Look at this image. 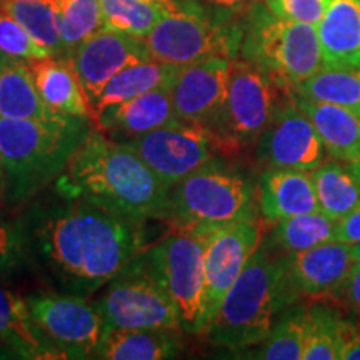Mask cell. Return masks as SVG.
<instances>
[{"instance_id": "1", "label": "cell", "mask_w": 360, "mask_h": 360, "mask_svg": "<svg viewBox=\"0 0 360 360\" xmlns=\"http://www.w3.org/2000/svg\"><path fill=\"white\" fill-rule=\"evenodd\" d=\"M146 224L69 200L34 212L25 231L30 252L62 292L89 297L147 249Z\"/></svg>"}, {"instance_id": "2", "label": "cell", "mask_w": 360, "mask_h": 360, "mask_svg": "<svg viewBox=\"0 0 360 360\" xmlns=\"http://www.w3.org/2000/svg\"><path fill=\"white\" fill-rule=\"evenodd\" d=\"M56 192L141 222L169 220L170 188L132 147L97 129L56 180Z\"/></svg>"}, {"instance_id": "3", "label": "cell", "mask_w": 360, "mask_h": 360, "mask_svg": "<svg viewBox=\"0 0 360 360\" xmlns=\"http://www.w3.org/2000/svg\"><path fill=\"white\" fill-rule=\"evenodd\" d=\"M96 125L90 119L0 117V197L8 205L32 199L64 172Z\"/></svg>"}, {"instance_id": "4", "label": "cell", "mask_w": 360, "mask_h": 360, "mask_svg": "<svg viewBox=\"0 0 360 360\" xmlns=\"http://www.w3.org/2000/svg\"><path fill=\"white\" fill-rule=\"evenodd\" d=\"M297 299L282 255L276 257L260 244L202 337L217 347L244 354L267 339L283 310Z\"/></svg>"}, {"instance_id": "5", "label": "cell", "mask_w": 360, "mask_h": 360, "mask_svg": "<svg viewBox=\"0 0 360 360\" xmlns=\"http://www.w3.org/2000/svg\"><path fill=\"white\" fill-rule=\"evenodd\" d=\"M240 57L289 92L323 67L317 25L282 19L260 2L242 24Z\"/></svg>"}, {"instance_id": "6", "label": "cell", "mask_w": 360, "mask_h": 360, "mask_svg": "<svg viewBox=\"0 0 360 360\" xmlns=\"http://www.w3.org/2000/svg\"><path fill=\"white\" fill-rule=\"evenodd\" d=\"M233 13L205 7L199 0H179L143 37L152 60L175 67L197 64L214 57L236 58L240 52L242 24Z\"/></svg>"}, {"instance_id": "7", "label": "cell", "mask_w": 360, "mask_h": 360, "mask_svg": "<svg viewBox=\"0 0 360 360\" xmlns=\"http://www.w3.org/2000/svg\"><path fill=\"white\" fill-rule=\"evenodd\" d=\"M259 212L254 184L220 159L170 188L169 222L177 229L220 227L259 219Z\"/></svg>"}, {"instance_id": "8", "label": "cell", "mask_w": 360, "mask_h": 360, "mask_svg": "<svg viewBox=\"0 0 360 360\" xmlns=\"http://www.w3.org/2000/svg\"><path fill=\"white\" fill-rule=\"evenodd\" d=\"M214 227L177 229L142 252L175 309L184 334L202 335L205 312V244Z\"/></svg>"}, {"instance_id": "9", "label": "cell", "mask_w": 360, "mask_h": 360, "mask_svg": "<svg viewBox=\"0 0 360 360\" xmlns=\"http://www.w3.org/2000/svg\"><path fill=\"white\" fill-rule=\"evenodd\" d=\"M287 94L289 90H283L260 67L242 57L233 58L227 96L209 129L220 154H236L255 146Z\"/></svg>"}, {"instance_id": "10", "label": "cell", "mask_w": 360, "mask_h": 360, "mask_svg": "<svg viewBox=\"0 0 360 360\" xmlns=\"http://www.w3.org/2000/svg\"><path fill=\"white\" fill-rule=\"evenodd\" d=\"M105 328H170L182 330L177 309L148 267L143 254L107 283L97 302Z\"/></svg>"}, {"instance_id": "11", "label": "cell", "mask_w": 360, "mask_h": 360, "mask_svg": "<svg viewBox=\"0 0 360 360\" xmlns=\"http://www.w3.org/2000/svg\"><path fill=\"white\" fill-rule=\"evenodd\" d=\"M30 315L64 359H94L105 322L97 304L69 292H44L25 297Z\"/></svg>"}, {"instance_id": "12", "label": "cell", "mask_w": 360, "mask_h": 360, "mask_svg": "<svg viewBox=\"0 0 360 360\" xmlns=\"http://www.w3.org/2000/svg\"><path fill=\"white\" fill-rule=\"evenodd\" d=\"M169 188L219 159L214 135L191 124L167 125L125 142Z\"/></svg>"}, {"instance_id": "13", "label": "cell", "mask_w": 360, "mask_h": 360, "mask_svg": "<svg viewBox=\"0 0 360 360\" xmlns=\"http://www.w3.org/2000/svg\"><path fill=\"white\" fill-rule=\"evenodd\" d=\"M326 154L321 135L289 92L255 142V157L269 169L312 172Z\"/></svg>"}, {"instance_id": "14", "label": "cell", "mask_w": 360, "mask_h": 360, "mask_svg": "<svg viewBox=\"0 0 360 360\" xmlns=\"http://www.w3.org/2000/svg\"><path fill=\"white\" fill-rule=\"evenodd\" d=\"M260 244L262 224L259 219L240 220L212 229L205 244L207 326Z\"/></svg>"}, {"instance_id": "15", "label": "cell", "mask_w": 360, "mask_h": 360, "mask_svg": "<svg viewBox=\"0 0 360 360\" xmlns=\"http://www.w3.org/2000/svg\"><path fill=\"white\" fill-rule=\"evenodd\" d=\"M69 60L92 107L114 75L152 58L142 39L102 27L75 49Z\"/></svg>"}, {"instance_id": "16", "label": "cell", "mask_w": 360, "mask_h": 360, "mask_svg": "<svg viewBox=\"0 0 360 360\" xmlns=\"http://www.w3.org/2000/svg\"><path fill=\"white\" fill-rule=\"evenodd\" d=\"M232 60L214 57L180 67L170 87L172 105L180 122L210 129L227 96Z\"/></svg>"}, {"instance_id": "17", "label": "cell", "mask_w": 360, "mask_h": 360, "mask_svg": "<svg viewBox=\"0 0 360 360\" xmlns=\"http://www.w3.org/2000/svg\"><path fill=\"white\" fill-rule=\"evenodd\" d=\"M282 259L299 299H337L354 264L350 245L337 240L283 254Z\"/></svg>"}, {"instance_id": "18", "label": "cell", "mask_w": 360, "mask_h": 360, "mask_svg": "<svg viewBox=\"0 0 360 360\" xmlns=\"http://www.w3.org/2000/svg\"><path fill=\"white\" fill-rule=\"evenodd\" d=\"M92 122L112 141L125 143L180 120L175 115L170 87H162L94 115Z\"/></svg>"}, {"instance_id": "19", "label": "cell", "mask_w": 360, "mask_h": 360, "mask_svg": "<svg viewBox=\"0 0 360 360\" xmlns=\"http://www.w3.org/2000/svg\"><path fill=\"white\" fill-rule=\"evenodd\" d=\"M257 199L260 215L269 224L321 210L315 195L312 175L302 170H265L259 179Z\"/></svg>"}, {"instance_id": "20", "label": "cell", "mask_w": 360, "mask_h": 360, "mask_svg": "<svg viewBox=\"0 0 360 360\" xmlns=\"http://www.w3.org/2000/svg\"><path fill=\"white\" fill-rule=\"evenodd\" d=\"M0 349L20 359H64L42 334L24 297L0 285Z\"/></svg>"}, {"instance_id": "21", "label": "cell", "mask_w": 360, "mask_h": 360, "mask_svg": "<svg viewBox=\"0 0 360 360\" xmlns=\"http://www.w3.org/2000/svg\"><path fill=\"white\" fill-rule=\"evenodd\" d=\"M317 34L323 67L360 69V0H330Z\"/></svg>"}, {"instance_id": "22", "label": "cell", "mask_w": 360, "mask_h": 360, "mask_svg": "<svg viewBox=\"0 0 360 360\" xmlns=\"http://www.w3.org/2000/svg\"><path fill=\"white\" fill-rule=\"evenodd\" d=\"M42 101L53 112L92 120V107L67 57H44L27 62Z\"/></svg>"}, {"instance_id": "23", "label": "cell", "mask_w": 360, "mask_h": 360, "mask_svg": "<svg viewBox=\"0 0 360 360\" xmlns=\"http://www.w3.org/2000/svg\"><path fill=\"white\" fill-rule=\"evenodd\" d=\"M182 334L170 328H105L94 359H177L184 350Z\"/></svg>"}, {"instance_id": "24", "label": "cell", "mask_w": 360, "mask_h": 360, "mask_svg": "<svg viewBox=\"0 0 360 360\" xmlns=\"http://www.w3.org/2000/svg\"><path fill=\"white\" fill-rule=\"evenodd\" d=\"M0 117L51 122L69 115L57 114L42 101L25 60L0 52Z\"/></svg>"}, {"instance_id": "25", "label": "cell", "mask_w": 360, "mask_h": 360, "mask_svg": "<svg viewBox=\"0 0 360 360\" xmlns=\"http://www.w3.org/2000/svg\"><path fill=\"white\" fill-rule=\"evenodd\" d=\"M292 96L314 124L332 159L360 162V115L334 103L314 102L295 94Z\"/></svg>"}, {"instance_id": "26", "label": "cell", "mask_w": 360, "mask_h": 360, "mask_svg": "<svg viewBox=\"0 0 360 360\" xmlns=\"http://www.w3.org/2000/svg\"><path fill=\"white\" fill-rule=\"evenodd\" d=\"M319 209L339 220L360 204V162L323 160L310 172Z\"/></svg>"}, {"instance_id": "27", "label": "cell", "mask_w": 360, "mask_h": 360, "mask_svg": "<svg viewBox=\"0 0 360 360\" xmlns=\"http://www.w3.org/2000/svg\"><path fill=\"white\" fill-rule=\"evenodd\" d=\"M179 70L180 67L157 60H143L125 67L103 87L102 94L92 105V117L150 90L172 87Z\"/></svg>"}, {"instance_id": "28", "label": "cell", "mask_w": 360, "mask_h": 360, "mask_svg": "<svg viewBox=\"0 0 360 360\" xmlns=\"http://www.w3.org/2000/svg\"><path fill=\"white\" fill-rule=\"evenodd\" d=\"M355 326L327 304L307 307V332L302 360H340L344 342Z\"/></svg>"}, {"instance_id": "29", "label": "cell", "mask_w": 360, "mask_h": 360, "mask_svg": "<svg viewBox=\"0 0 360 360\" xmlns=\"http://www.w3.org/2000/svg\"><path fill=\"white\" fill-rule=\"evenodd\" d=\"M292 94L314 102L345 107L360 115V69L322 67L312 77L295 85Z\"/></svg>"}, {"instance_id": "30", "label": "cell", "mask_w": 360, "mask_h": 360, "mask_svg": "<svg viewBox=\"0 0 360 360\" xmlns=\"http://www.w3.org/2000/svg\"><path fill=\"white\" fill-rule=\"evenodd\" d=\"M179 0H101L103 27L143 39Z\"/></svg>"}, {"instance_id": "31", "label": "cell", "mask_w": 360, "mask_h": 360, "mask_svg": "<svg viewBox=\"0 0 360 360\" xmlns=\"http://www.w3.org/2000/svg\"><path fill=\"white\" fill-rule=\"evenodd\" d=\"M335 229L337 220H332L317 210L278 220L269 233V240L270 245L282 254H292L334 242Z\"/></svg>"}, {"instance_id": "32", "label": "cell", "mask_w": 360, "mask_h": 360, "mask_svg": "<svg viewBox=\"0 0 360 360\" xmlns=\"http://www.w3.org/2000/svg\"><path fill=\"white\" fill-rule=\"evenodd\" d=\"M307 332V307L294 305L283 310L262 344L245 350L244 357L260 360H302Z\"/></svg>"}, {"instance_id": "33", "label": "cell", "mask_w": 360, "mask_h": 360, "mask_svg": "<svg viewBox=\"0 0 360 360\" xmlns=\"http://www.w3.org/2000/svg\"><path fill=\"white\" fill-rule=\"evenodd\" d=\"M0 8L11 13L51 56L65 57L56 0H0Z\"/></svg>"}, {"instance_id": "34", "label": "cell", "mask_w": 360, "mask_h": 360, "mask_svg": "<svg viewBox=\"0 0 360 360\" xmlns=\"http://www.w3.org/2000/svg\"><path fill=\"white\" fill-rule=\"evenodd\" d=\"M58 27L69 58L75 49L103 27L101 0H56Z\"/></svg>"}, {"instance_id": "35", "label": "cell", "mask_w": 360, "mask_h": 360, "mask_svg": "<svg viewBox=\"0 0 360 360\" xmlns=\"http://www.w3.org/2000/svg\"><path fill=\"white\" fill-rule=\"evenodd\" d=\"M0 52L25 62L51 57V53L35 42L24 27L4 8H0Z\"/></svg>"}, {"instance_id": "36", "label": "cell", "mask_w": 360, "mask_h": 360, "mask_svg": "<svg viewBox=\"0 0 360 360\" xmlns=\"http://www.w3.org/2000/svg\"><path fill=\"white\" fill-rule=\"evenodd\" d=\"M29 254L30 245L25 227L0 220V277L11 276L24 267Z\"/></svg>"}, {"instance_id": "37", "label": "cell", "mask_w": 360, "mask_h": 360, "mask_svg": "<svg viewBox=\"0 0 360 360\" xmlns=\"http://www.w3.org/2000/svg\"><path fill=\"white\" fill-rule=\"evenodd\" d=\"M264 4L282 19L319 25L330 0H264Z\"/></svg>"}, {"instance_id": "38", "label": "cell", "mask_w": 360, "mask_h": 360, "mask_svg": "<svg viewBox=\"0 0 360 360\" xmlns=\"http://www.w3.org/2000/svg\"><path fill=\"white\" fill-rule=\"evenodd\" d=\"M335 240L349 245L360 244V204L337 220Z\"/></svg>"}, {"instance_id": "39", "label": "cell", "mask_w": 360, "mask_h": 360, "mask_svg": "<svg viewBox=\"0 0 360 360\" xmlns=\"http://www.w3.org/2000/svg\"><path fill=\"white\" fill-rule=\"evenodd\" d=\"M337 299L344 300L350 310L360 315V262H354L349 270V276L342 283Z\"/></svg>"}, {"instance_id": "40", "label": "cell", "mask_w": 360, "mask_h": 360, "mask_svg": "<svg viewBox=\"0 0 360 360\" xmlns=\"http://www.w3.org/2000/svg\"><path fill=\"white\" fill-rule=\"evenodd\" d=\"M199 2L204 4L205 7L214 8V11L237 15L240 12H249L260 0H199Z\"/></svg>"}, {"instance_id": "41", "label": "cell", "mask_w": 360, "mask_h": 360, "mask_svg": "<svg viewBox=\"0 0 360 360\" xmlns=\"http://www.w3.org/2000/svg\"><path fill=\"white\" fill-rule=\"evenodd\" d=\"M340 360H360V327L355 326L350 330L342 347Z\"/></svg>"}, {"instance_id": "42", "label": "cell", "mask_w": 360, "mask_h": 360, "mask_svg": "<svg viewBox=\"0 0 360 360\" xmlns=\"http://www.w3.org/2000/svg\"><path fill=\"white\" fill-rule=\"evenodd\" d=\"M350 254H352L354 262H360V244L350 245Z\"/></svg>"}, {"instance_id": "43", "label": "cell", "mask_w": 360, "mask_h": 360, "mask_svg": "<svg viewBox=\"0 0 360 360\" xmlns=\"http://www.w3.org/2000/svg\"><path fill=\"white\" fill-rule=\"evenodd\" d=\"M0 354H6V352H4V350H2V349H0Z\"/></svg>"}]
</instances>
